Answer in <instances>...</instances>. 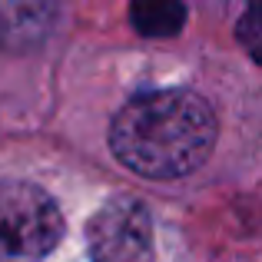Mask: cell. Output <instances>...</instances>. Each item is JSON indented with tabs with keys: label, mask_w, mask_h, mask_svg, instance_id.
I'll list each match as a JSON object with an SVG mask.
<instances>
[{
	"label": "cell",
	"mask_w": 262,
	"mask_h": 262,
	"mask_svg": "<svg viewBox=\"0 0 262 262\" xmlns=\"http://www.w3.org/2000/svg\"><path fill=\"white\" fill-rule=\"evenodd\" d=\"M63 239V216L40 186L0 179V262H40Z\"/></svg>",
	"instance_id": "obj_2"
},
{
	"label": "cell",
	"mask_w": 262,
	"mask_h": 262,
	"mask_svg": "<svg viewBox=\"0 0 262 262\" xmlns=\"http://www.w3.org/2000/svg\"><path fill=\"white\" fill-rule=\"evenodd\" d=\"M57 7L40 0H0V50L24 53L47 40Z\"/></svg>",
	"instance_id": "obj_4"
},
{
	"label": "cell",
	"mask_w": 262,
	"mask_h": 262,
	"mask_svg": "<svg viewBox=\"0 0 262 262\" xmlns=\"http://www.w3.org/2000/svg\"><path fill=\"white\" fill-rule=\"evenodd\" d=\"M93 262H153V219L136 196H110L86 223Z\"/></svg>",
	"instance_id": "obj_3"
},
{
	"label": "cell",
	"mask_w": 262,
	"mask_h": 262,
	"mask_svg": "<svg viewBox=\"0 0 262 262\" xmlns=\"http://www.w3.org/2000/svg\"><path fill=\"white\" fill-rule=\"evenodd\" d=\"M236 33L246 40V47H249L252 57L259 60V57H262V43H259V27H256V10H252V7L246 10V17H243V24L236 27Z\"/></svg>",
	"instance_id": "obj_6"
},
{
	"label": "cell",
	"mask_w": 262,
	"mask_h": 262,
	"mask_svg": "<svg viewBox=\"0 0 262 262\" xmlns=\"http://www.w3.org/2000/svg\"><path fill=\"white\" fill-rule=\"evenodd\" d=\"M129 24L143 37H173L186 24V7L173 0H143L129 7Z\"/></svg>",
	"instance_id": "obj_5"
},
{
	"label": "cell",
	"mask_w": 262,
	"mask_h": 262,
	"mask_svg": "<svg viewBox=\"0 0 262 262\" xmlns=\"http://www.w3.org/2000/svg\"><path fill=\"white\" fill-rule=\"evenodd\" d=\"M219 123L199 93L183 86L149 90L120 106L110 123V149L146 179L189 176L209 160Z\"/></svg>",
	"instance_id": "obj_1"
}]
</instances>
